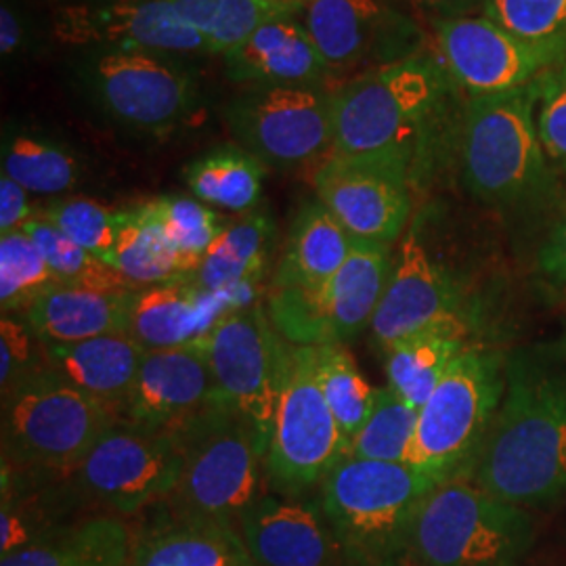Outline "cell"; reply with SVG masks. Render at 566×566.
I'll return each mask as SVG.
<instances>
[{
	"instance_id": "obj_7",
	"label": "cell",
	"mask_w": 566,
	"mask_h": 566,
	"mask_svg": "<svg viewBox=\"0 0 566 566\" xmlns=\"http://www.w3.org/2000/svg\"><path fill=\"white\" fill-rule=\"evenodd\" d=\"M120 420L116 407L41 365L2 397V465L67 472Z\"/></svg>"
},
{
	"instance_id": "obj_27",
	"label": "cell",
	"mask_w": 566,
	"mask_h": 566,
	"mask_svg": "<svg viewBox=\"0 0 566 566\" xmlns=\"http://www.w3.org/2000/svg\"><path fill=\"white\" fill-rule=\"evenodd\" d=\"M133 531L112 514L57 526L0 558V566H128Z\"/></svg>"
},
{
	"instance_id": "obj_15",
	"label": "cell",
	"mask_w": 566,
	"mask_h": 566,
	"mask_svg": "<svg viewBox=\"0 0 566 566\" xmlns=\"http://www.w3.org/2000/svg\"><path fill=\"white\" fill-rule=\"evenodd\" d=\"M418 163L405 151L329 154L315 170L317 200L355 240L392 245L411 217V182Z\"/></svg>"
},
{
	"instance_id": "obj_40",
	"label": "cell",
	"mask_w": 566,
	"mask_h": 566,
	"mask_svg": "<svg viewBox=\"0 0 566 566\" xmlns=\"http://www.w3.org/2000/svg\"><path fill=\"white\" fill-rule=\"evenodd\" d=\"M57 280L39 245L23 231L0 235V308L2 315L28 313V308Z\"/></svg>"
},
{
	"instance_id": "obj_8",
	"label": "cell",
	"mask_w": 566,
	"mask_h": 566,
	"mask_svg": "<svg viewBox=\"0 0 566 566\" xmlns=\"http://www.w3.org/2000/svg\"><path fill=\"white\" fill-rule=\"evenodd\" d=\"M533 544L535 523L526 507L462 476L426 497L411 531L407 565L518 566Z\"/></svg>"
},
{
	"instance_id": "obj_37",
	"label": "cell",
	"mask_w": 566,
	"mask_h": 566,
	"mask_svg": "<svg viewBox=\"0 0 566 566\" xmlns=\"http://www.w3.org/2000/svg\"><path fill=\"white\" fill-rule=\"evenodd\" d=\"M143 203L177 252L182 277H193L208 248L223 231L221 217L198 198L163 196Z\"/></svg>"
},
{
	"instance_id": "obj_4",
	"label": "cell",
	"mask_w": 566,
	"mask_h": 566,
	"mask_svg": "<svg viewBox=\"0 0 566 566\" xmlns=\"http://www.w3.org/2000/svg\"><path fill=\"white\" fill-rule=\"evenodd\" d=\"M446 483L405 462L343 458L317 489L350 566H407L426 497Z\"/></svg>"
},
{
	"instance_id": "obj_3",
	"label": "cell",
	"mask_w": 566,
	"mask_h": 566,
	"mask_svg": "<svg viewBox=\"0 0 566 566\" xmlns=\"http://www.w3.org/2000/svg\"><path fill=\"white\" fill-rule=\"evenodd\" d=\"M455 88L439 55L424 51L364 72L332 93V154L405 151L420 170L424 147Z\"/></svg>"
},
{
	"instance_id": "obj_20",
	"label": "cell",
	"mask_w": 566,
	"mask_h": 566,
	"mask_svg": "<svg viewBox=\"0 0 566 566\" xmlns=\"http://www.w3.org/2000/svg\"><path fill=\"white\" fill-rule=\"evenodd\" d=\"M437 55L468 97L500 95L528 86L546 61L485 15L432 21Z\"/></svg>"
},
{
	"instance_id": "obj_47",
	"label": "cell",
	"mask_w": 566,
	"mask_h": 566,
	"mask_svg": "<svg viewBox=\"0 0 566 566\" xmlns=\"http://www.w3.org/2000/svg\"><path fill=\"white\" fill-rule=\"evenodd\" d=\"M405 13H422L430 21L464 18L476 9H483L485 0H390Z\"/></svg>"
},
{
	"instance_id": "obj_31",
	"label": "cell",
	"mask_w": 566,
	"mask_h": 566,
	"mask_svg": "<svg viewBox=\"0 0 566 566\" xmlns=\"http://www.w3.org/2000/svg\"><path fill=\"white\" fill-rule=\"evenodd\" d=\"M2 175L36 196H60L82 179V164L70 145L28 126L2 133Z\"/></svg>"
},
{
	"instance_id": "obj_16",
	"label": "cell",
	"mask_w": 566,
	"mask_h": 566,
	"mask_svg": "<svg viewBox=\"0 0 566 566\" xmlns=\"http://www.w3.org/2000/svg\"><path fill=\"white\" fill-rule=\"evenodd\" d=\"M55 41L76 51H151L210 55L202 36L181 20L172 0L65 2L51 20Z\"/></svg>"
},
{
	"instance_id": "obj_28",
	"label": "cell",
	"mask_w": 566,
	"mask_h": 566,
	"mask_svg": "<svg viewBox=\"0 0 566 566\" xmlns=\"http://www.w3.org/2000/svg\"><path fill=\"white\" fill-rule=\"evenodd\" d=\"M273 240L275 223L264 212L227 223L191 280L206 292L235 294L252 301V290L269 269Z\"/></svg>"
},
{
	"instance_id": "obj_2",
	"label": "cell",
	"mask_w": 566,
	"mask_h": 566,
	"mask_svg": "<svg viewBox=\"0 0 566 566\" xmlns=\"http://www.w3.org/2000/svg\"><path fill=\"white\" fill-rule=\"evenodd\" d=\"M451 149L465 191L504 214L539 217L565 198L537 135L533 82L510 93L468 97Z\"/></svg>"
},
{
	"instance_id": "obj_10",
	"label": "cell",
	"mask_w": 566,
	"mask_h": 566,
	"mask_svg": "<svg viewBox=\"0 0 566 566\" xmlns=\"http://www.w3.org/2000/svg\"><path fill=\"white\" fill-rule=\"evenodd\" d=\"M390 245L355 240L346 263L308 287H271L266 308L287 343L325 346L371 327L392 271Z\"/></svg>"
},
{
	"instance_id": "obj_48",
	"label": "cell",
	"mask_w": 566,
	"mask_h": 566,
	"mask_svg": "<svg viewBox=\"0 0 566 566\" xmlns=\"http://www.w3.org/2000/svg\"><path fill=\"white\" fill-rule=\"evenodd\" d=\"M65 2H109V0H60V4Z\"/></svg>"
},
{
	"instance_id": "obj_14",
	"label": "cell",
	"mask_w": 566,
	"mask_h": 566,
	"mask_svg": "<svg viewBox=\"0 0 566 566\" xmlns=\"http://www.w3.org/2000/svg\"><path fill=\"white\" fill-rule=\"evenodd\" d=\"M193 344L208 359L221 401L256 426L269 449L287 340L277 332L266 304H243L224 313Z\"/></svg>"
},
{
	"instance_id": "obj_34",
	"label": "cell",
	"mask_w": 566,
	"mask_h": 566,
	"mask_svg": "<svg viewBox=\"0 0 566 566\" xmlns=\"http://www.w3.org/2000/svg\"><path fill=\"white\" fill-rule=\"evenodd\" d=\"M103 261L139 290L182 277L177 252L145 203L120 210L118 238Z\"/></svg>"
},
{
	"instance_id": "obj_23",
	"label": "cell",
	"mask_w": 566,
	"mask_h": 566,
	"mask_svg": "<svg viewBox=\"0 0 566 566\" xmlns=\"http://www.w3.org/2000/svg\"><path fill=\"white\" fill-rule=\"evenodd\" d=\"M154 507L156 514L133 531L128 566H254L235 526Z\"/></svg>"
},
{
	"instance_id": "obj_41",
	"label": "cell",
	"mask_w": 566,
	"mask_h": 566,
	"mask_svg": "<svg viewBox=\"0 0 566 566\" xmlns=\"http://www.w3.org/2000/svg\"><path fill=\"white\" fill-rule=\"evenodd\" d=\"M39 217L55 224L63 235L102 261L118 238L120 210H112L88 198H70L49 203Z\"/></svg>"
},
{
	"instance_id": "obj_44",
	"label": "cell",
	"mask_w": 566,
	"mask_h": 566,
	"mask_svg": "<svg viewBox=\"0 0 566 566\" xmlns=\"http://www.w3.org/2000/svg\"><path fill=\"white\" fill-rule=\"evenodd\" d=\"M34 28L18 0H2L0 4V55L2 63L25 60L34 49Z\"/></svg>"
},
{
	"instance_id": "obj_36",
	"label": "cell",
	"mask_w": 566,
	"mask_h": 566,
	"mask_svg": "<svg viewBox=\"0 0 566 566\" xmlns=\"http://www.w3.org/2000/svg\"><path fill=\"white\" fill-rule=\"evenodd\" d=\"M483 15L535 51L547 67L566 60V0H485Z\"/></svg>"
},
{
	"instance_id": "obj_26",
	"label": "cell",
	"mask_w": 566,
	"mask_h": 566,
	"mask_svg": "<svg viewBox=\"0 0 566 566\" xmlns=\"http://www.w3.org/2000/svg\"><path fill=\"white\" fill-rule=\"evenodd\" d=\"M41 346L49 367L86 395L116 407L124 416V405L137 380L145 348L126 334Z\"/></svg>"
},
{
	"instance_id": "obj_35",
	"label": "cell",
	"mask_w": 566,
	"mask_h": 566,
	"mask_svg": "<svg viewBox=\"0 0 566 566\" xmlns=\"http://www.w3.org/2000/svg\"><path fill=\"white\" fill-rule=\"evenodd\" d=\"M313 371L344 439L350 441L369 418L378 388L367 382L346 344L311 346Z\"/></svg>"
},
{
	"instance_id": "obj_22",
	"label": "cell",
	"mask_w": 566,
	"mask_h": 566,
	"mask_svg": "<svg viewBox=\"0 0 566 566\" xmlns=\"http://www.w3.org/2000/svg\"><path fill=\"white\" fill-rule=\"evenodd\" d=\"M250 303L235 294L206 292L191 277L147 285L133 294L126 336L145 350L187 346L224 313Z\"/></svg>"
},
{
	"instance_id": "obj_43",
	"label": "cell",
	"mask_w": 566,
	"mask_h": 566,
	"mask_svg": "<svg viewBox=\"0 0 566 566\" xmlns=\"http://www.w3.org/2000/svg\"><path fill=\"white\" fill-rule=\"evenodd\" d=\"M34 340H39L32 327L21 324L15 315H2L0 319V392L9 395L21 380H25L41 365L36 361Z\"/></svg>"
},
{
	"instance_id": "obj_38",
	"label": "cell",
	"mask_w": 566,
	"mask_h": 566,
	"mask_svg": "<svg viewBox=\"0 0 566 566\" xmlns=\"http://www.w3.org/2000/svg\"><path fill=\"white\" fill-rule=\"evenodd\" d=\"M420 409L407 403L390 386L378 388L376 403L348 441L344 458H357L369 462H405L413 443Z\"/></svg>"
},
{
	"instance_id": "obj_9",
	"label": "cell",
	"mask_w": 566,
	"mask_h": 566,
	"mask_svg": "<svg viewBox=\"0 0 566 566\" xmlns=\"http://www.w3.org/2000/svg\"><path fill=\"white\" fill-rule=\"evenodd\" d=\"M507 357L468 344L422 407L405 464L441 481L468 476L506 392Z\"/></svg>"
},
{
	"instance_id": "obj_33",
	"label": "cell",
	"mask_w": 566,
	"mask_h": 566,
	"mask_svg": "<svg viewBox=\"0 0 566 566\" xmlns=\"http://www.w3.org/2000/svg\"><path fill=\"white\" fill-rule=\"evenodd\" d=\"M181 20L206 42L210 55H227L266 21L301 15L304 4L277 0H172Z\"/></svg>"
},
{
	"instance_id": "obj_13",
	"label": "cell",
	"mask_w": 566,
	"mask_h": 566,
	"mask_svg": "<svg viewBox=\"0 0 566 566\" xmlns=\"http://www.w3.org/2000/svg\"><path fill=\"white\" fill-rule=\"evenodd\" d=\"M332 93L319 84H256L224 107L235 143L283 170L324 163L334 149Z\"/></svg>"
},
{
	"instance_id": "obj_29",
	"label": "cell",
	"mask_w": 566,
	"mask_h": 566,
	"mask_svg": "<svg viewBox=\"0 0 566 566\" xmlns=\"http://www.w3.org/2000/svg\"><path fill=\"white\" fill-rule=\"evenodd\" d=\"M465 336V315H453L386 346L382 355L388 386L420 409L446 376L447 367L468 346Z\"/></svg>"
},
{
	"instance_id": "obj_45",
	"label": "cell",
	"mask_w": 566,
	"mask_h": 566,
	"mask_svg": "<svg viewBox=\"0 0 566 566\" xmlns=\"http://www.w3.org/2000/svg\"><path fill=\"white\" fill-rule=\"evenodd\" d=\"M537 263L549 282L566 285V198L556 208V219L539 248Z\"/></svg>"
},
{
	"instance_id": "obj_21",
	"label": "cell",
	"mask_w": 566,
	"mask_h": 566,
	"mask_svg": "<svg viewBox=\"0 0 566 566\" xmlns=\"http://www.w3.org/2000/svg\"><path fill=\"white\" fill-rule=\"evenodd\" d=\"M214 401L221 397L198 344L145 350L124 405V418L137 424L172 428Z\"/></svg>"
},
{
	"instance_id": "obj_12",
	"label": "cell",
	"mask_w": 566,
	"mask_h": 566,
	"mask_svg": "<svg viewBox=\"0 0 566 566\" xmlns=\"http://www.w3.org/2000/svg\"><path fill=\"white\" fill-rule=\"evenodd\" d=\"M182 468L177 428L120 420L72 470L63 472L78 497L135 516L158 506L179 483Z\"/></svg>"
},
{
	"instance_id": "obj_30",
	"label": "cell",
	"mask_w": 566,
	"mask_h": 566,
	"mask_svg": "<svg viewBox=\"0 0 566 566\" xmlns=\"http://www.w3.org/2000/svg\"><path fill=\"white\" fill-rule=\"evenodd\" d=\"M355 238L319 200L296 212L273 287H308L329 280L346 263Z\"/></svg>"
},
{
	"instance_id": "obj_18",
	"label": "cell",
	"mask_w": 566,
	"mask_h": 566,
	"mask_svg": "<svg viewBox=\"0 0 566 566\" xmlns=\"http://www.w3.org/2000/svg\"><path fill=\"white\" fill-rule=\"evenodd\" d=\"M453 315H464L462 290L446 264L430 252L422 221L413 219L392 259L385 294L371 322V338L385 350L405 336Z\"/></svg>"
},
{
	"instance_id": "obj_32",
	"label": "cell",
	"mask_w": 566,
	"mask_h": 566,
	"mask_svg": "<svg viewBox=\"0 0 566 566\" xmlns=\"http://www.w3.org/2000/svg\"><path fill=\"white\" fill-rule=\"evenodd\" d=\"M264 166L240 145L217 147L185 166L193 198L229 212H248L263 196Z\"/></svg>"
},
{
	"instance_id": "obj_39",
	"label": "cell",
	"mask_w": 566,
	"mask_h": 566,
	"mask_svg": "<svg viewBox=\"0 0 566 566\" xmlns=\"http://www.w3.org/2000/svg\"><path fill=\"white\" fill-rule=\"evenodd\" d=\"M21 229L39 245L57 283L93 287L103 292H137L139 290L128 280H124L116 269H112L99 256L91 254L78 243L72 242L67 235H63L60 229L49 223L46 219L34 217Z\"/></svg>"
},
{
	"instance_id": "obj_25",
	"label": "cell",
	"mask_w": 566,
	"mask_h": 566,
	"mask_svg": "<svg viewBox=\"0 0 566 566\" xmlns=\"http://www.w3.org/2000/svg\"><path fill=\"white\" fill-rule=\"evenodd\" d=\"M135 292L55 283L25 313L41 344H70L126 334Z\"/></svg>"
},
{
	"instance_id": "obj_24",
	"label": "cell",
	"mask_w": 566,
	"mask_h": 566,
	"mask_svg": "<svg viewBox=\"0 0 566 566\" xmlns=\"http://www.w3.org/2000/svg\"><path fill=\"white\" fill-rule=\"evenodd\" d=\"M224 74L233 82L319 84L329 72L304 21L283 15L266 21L248 41L224 55Z\"/></svg>"
},
{
	"instance_id": "obj_1",
	"label": "cell",
	"mask_w": 566,
	"mask_h": 566,
	"mask_svg": "<svg viewBox=\"0 0 566 566\" xmlns=\"http://www.w3.org/2000/svg\"><path fill=\"white\" fill-rule=\"evenodd\" d=\"M465 479L526 510L565 495V353L507 357L504 399Z\"/></svg>"
},
{
	"instance_id": "obj_17",
	"label": "cell",
	"mask_w": 566,
	"mask_h": 566,
	"mask_svg": "<svg viewBox=\"0 0 566 566\" xmlns=\"http://www.w3.org/2000/svg\"><path fill=\"white\" fill-rule=\"evenodd\" d=\"M303 15L329 72H369L422 53L420 25L390 0H308Z\"/></svg>"
},
{
	"instance_id": "obj_6",
	"label": "cell",
	"mask_w": 566,
	"mask_h": 566,
	"mask_svg": "<svg viewBox=\"0 0 566 566\" xmlns=\"http://www.w3.org/2000/svg\"><path fill=\"white\" fill-rule=\"evenodd\" d=\"M175 428L181 476L160 504L235 526L243 510L264 493L266 443L259 428L224 401L203 407Z\"/></svg>"
},
{
	"instance_id": "obj_5",
	"label": "cell",
	"mask_w": 566,
	"mask_h": 566,
	"mask_svg": "<svg viewBox=\"0 0 566 566\" xmlns=\"http://www.w3.org/2000/svg\"><path fill=\"white\" fill-rule=\"evenodd\" d=\"M72 82L97 114L124 133L164 139L196 118L202 86L181 55L76 51Z\"/></svg>"
},
{
	"instance_id": "obj_49",
	"label": "cell",
	"mask_w": 566,
	"mask_h": 566,
	"mask_svg": "<svg viewBox=\"0 0 566 566\" xmlns=\"http://www.w3.org/2000/svg\"><path fill=\"white\" fill-rule=\"evenodd\" d=\"M277 2H294V4H304L306 7L308 0H277Z\"/></svg>"
},
{
	"instance_id": "obj_11",
	"label": "cell",
	"mask_w": 566,
	"mask_h": 566,
	"mask_svg": "<svg viewBox=\"0 0 566 566\" xmlns=\"http://www.w3.org/2000/svg\"><path fill=\"white\" fill-rule=\"evenodd\" d=\"M348 441L317 385L311 346L287 343L282 392L266 449L269 491L315 493L346 455Z\"/></svg>"
},
{
	"instance_id": "obj_42",
	"label": "cell",
	"mask_w": 566,
	"mask_h": 566,
	"mask_svg": "<svg viewBox=\"0 0 566 566\" xmlns=\"http://www.w3.org/2000/svg\"><path fill=\"white\" fill-rule=\"evenodd\" d=\"M535 124L547 160L566 182V60L546 67L535 81Z\"/></svg>"
},
{
	"instance_id": "obj_19",
	"label": "cell",
	"mask_w": 566,
	"mask_h": 566,
	"mask_svg": "<svg viewBox=\"0 0 566 566\" xmlns=\"http://www.w3.org/2000/svg\"><path fill=\"white\" fill-rule=\"evenodd\" d=\"M254 566H350L319 493L264 491L235 521Z\"/></svg>"
},
{
	"instance_id": "obj_46",
	"label": "cell",
	"mask_w": 566,
	"mask_h": 566,
	"mask_svg": "<svg viewBox=\"0 0 566 566\" xmlns=\"http://www.w3.org/2000/svg\"><path fill=\"white\" fill-rule=\"evenodd\" d=\"M39 217L30 203V191L11 177H0V235L18 231L28 221Z\"/></svg>"
}]
</instances>
